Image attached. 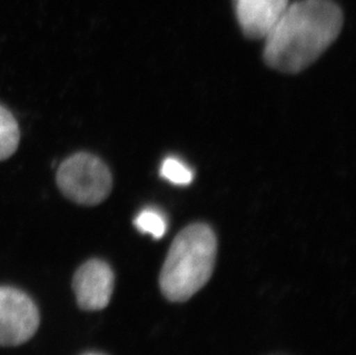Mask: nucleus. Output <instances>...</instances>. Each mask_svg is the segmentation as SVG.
I'll list each match as a JSON object with an SVG mask.
<instances>
[{"mask_svg": "<svg viewBox=\"0 0 356 355\" xmlns=\"http://www.w3.org/2000/svg\"><path fill=\"white\" fill-rule=\"evenodd\" d=\"M343 24V12L332 0L289 3L264 38V61L277 71L299 73L337 40Z\"/></svg>", "mask_w": 356, "mask_h": 355, "instance_id": "f257e3e1", "label": "nucleus"}, {"mask_svg": "<svg viewBox=\"0 0 356 355\" xmlns=\"http://www.w3.org/2000/svg\"><path fill=\"white\" fill-rule=\"evenodd\" d=\"M217 256V239L205 224L189 225L172 244L161 268V293L170 301L192 298L211 278Z\"/></svg>", "mask_w": 356, "mask_h": 355, "instance_id": "f03ea898", "label": "nucleus"}, {"mask_svg": "<svg viewBox=\"0 0 356 355\" xmlns=\"http://www.w3.org/2000/svg\"><path fill=\"white\" fill-rule=\"evenodd\" d=\"M58 187L71 201L96 205L111 193L112 175L101 158L78 152L61 163L57 172Z\"/></svg>", "mask_w": 356, "mask_h": 355, "instance_id": "7ed1b4c3", "label": "nucleus"}, {"mask_svg": "<svg viewBox=\"0 0 356 355\" xmlns=\"http://www.w3.org/2000/svg\"><path fill=\"white\" fill-rule=\"evenodd\" d=\"M40 313L24 292L0 287V346H17L38 331Z\"/></svg>", "mask_w": 356, "mask_h": 355, "instance_id": "20e7f679", "label": "nucleus"}, {"mask_svg": "<svg viewBox=\"0 0 356 355\" xmlns=\"http://www.w3.org/2000/svg\"><path fill=\"white\" fill-rule=\"evenodd\" d=\"M115 287V275L108 263L91 260L78 269L73 279L76 301L84 310H101L108 305Z\"/></svg>", "mask_w": 356, "mask_h": 355, "instance_id": "39448f33", "label": "nucleus"}, {"mask_svg": "<svg viewBox=\"0 0 356 355\" xmlns=\"http://www.w3.org/2000/svg\"><path fill=\"white\" fill-rule=\"evenodd\" d=\"M289 5V0H234L238 26L252 40H264Z\"/></svg>", "mask_w": 356, "mask_h": 355, "instance_id": "423d86ee", "label": "nucleus"}, {"mask_svg": "<svg viewBox=\"0 0 356 355\" xmlns=\"http://www.w3.org/2000/svg\"><path fill=\"white\" fill-rule=\"evenodd\" d=\"M20 142V128L13 114L0 105V161H5L17 151Z\"/></svg>", "mask_w": 356, "mask_h": 355, "instance_id": "0eeeda50", "label": "nucleus"}, {"mask_svg": "<svg viewBox=\"0 0 356 355\" xmlns=\"http://www.w3.org/2000/svg\"><path fill=\"white\" fill-rule=\"evenodd\" d=\"M134 225L138 231L155 239L163 238L168 231V221L164 214L152 208L142 210L135 218Z\"/></svg>", "mask_w": 356, "mask_h": 355, "instance_id": "6e6552de", "label": "nucleus"}, {"mask_svg": "<svg viewBox=\"0 0 356 355\" xmlns=\"http://www.w3.org/2000/svg\"><path fill=\"white\" fill-rule=\"evenodd\" d=\"M161 175L172 184L179 186L189 184L194 179L192 170L184 161L175 157H168L163 161Z\"/></svg>", "mask_w": 356, "mask_h": 355, "instance_id": "1a4fd4ad", "label": "nucleus"}]
</instances>
